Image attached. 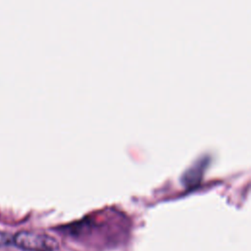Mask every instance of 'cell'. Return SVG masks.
I'll list each match as a JSON object with an SVG mask.
<instances>
[{"label":"cell","mask_w":251,"mask_h":251,"mask_svg":"<svg viewBox=\"0 0 251 251\" xmlns=\"http://www.w3.org/2000/svg\"><path fill=\"white\" fill-rule=\"evenodd\" d=\"M13 245L25 251H55L59 247L58 241L43 232L19 231L13 235Z\"/></svg>","instance_id":"1"},{"label":"cell","mask_w":251,"mask_h":251,"mask_svg":"<svg viewBox=\"0 0 251 251\" xmlns=\"http://www.w3.org/2000/svg\"><path fill=\"white\" fill-rule=\"evenodd\" d=\"M13 244V235L6 231H0V248Z\"/></svg>","instance_id":"2"}]
</instances>
